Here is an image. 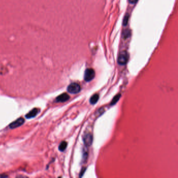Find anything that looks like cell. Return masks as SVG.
<instances>
[{
  "label": "cell",
  "instance_id": "cell-5",
  "mask_svg": "<svg viewBox=\"0 0 178 178\" xmlns=\"http://www.w3.org/2000/svg\"><path fill=\"white\" fill-rule=\"evenodd\" d=\"M24 122H25L24 119L23 118H20L19 119H17L15 121L11 123L9 125V128L11 129L18 128L21 125L23 124Z\"/></svg>",
  "mask_w": 178,
  "mask_h": 178
},
{
  "label": "cell",
  "instance_id": "cell-6",
  "mask_svg": "<svg viewBox=\"0 0 178 178\" xmlns=\"http://www.w3.org/2000/svg\"><path fill=\"white\" fill-rule=\"evenodd\" d=\"M69 99H70L69 95H68L66 93H64L59 96L56 98V101L57 102H64L68 101Z\"/></svg>",
  "mask_w": 178,
  "mask_h": 178
},
{
  "label": "cell",
  "instance_id": "cell-7",
  "mask_svg": "<svg viewBox=\"0 0 178 178\" xmlns=\"http://www.w3.org/2000/svg\"><path fill=\"white\" fill-rule=\"evenodd\" d=\"M39 113V109L38 108H34L33 110H31L25 116L27 119H31L35 117Z\"/></svg>",
  "mask_w": 178,
  "mask_h": 178
},
{
  "label": "cell",
  "instance_id": "cell-11",
  "mask_svg": "<svg viewBox=\"0 0 178 178\" xmlns=\"http://www.w3.org/2000/svg\"><path fill=\"white\" fill-rule=\"evenodd\" d=\"M128 15H125L123 19V25L124 26H126L128 24Z\"/></svg>",
  "mask_w": 178,
  "mask_h": 178
},
{
  "label": "cell",
  "instance_id": "cell-9",
  "mask_svg": "<svg viewBox=\"0 0 178 178\" xmlns=\"http://www.w3.org/2000/svg\"><path fill=\"white\" fill-rule=\"evenodd\" d=\"M67 145H68V144L66 141H63L61 143V144H60L59 147V151H64L67 147Z\"/></svg>",
  "mask_w": 178,
  "mask_h": 178
},
{
  "label": "cell",
  "instance_id": "cell-10",
  "mask_svg": "<svg viewBox=\"0 0 178 178\" xmlns=\"http://www.w3.org/2000/svg\"><path fill=\"white\" fill-rule=\"evenodd\" d=\"M120 97H121V94H118V95H116V96L113 99L112 101H111V105L113 106V105L115 104L118 101H119Z\"/></svg>",
  "mask_w": 178,
  "mask_h": 178
},
{
  "label": "cell",
  "instance_id": "cell-2",
  "mask_svg": "<svg viewBox=\"0 0 178 178\" xmlns=\"http://www.w3.org/2000/svg\"><path fill=\"white\" fill-rule=\"evenodd\" d=\"M95 76V72L92 68H88L85 72L84 80L86 82L92 80Z\"/></svg>",
  "mask_w": 178,
  "mask_h": 178
},
{
  "label": "cell",
  "instance_id": "cell-3",
  "mask_svg": "<svg viewBox=\"0 0 178 178\" xmlns=\"http://www.w3.org/2000/svg\"><path fill=\"white\" fill-rule=\"evenodd\" d=\"M81 89L80 85L78 84L72 83L68 86V92L73 94H77L80 92Z\"/></svg>",
  "mask_w": 178,
  "mask_h": 178
},
{
  "label": "cell",
  "instance_id": "cell-4",
  "mask_svg": "<svg viewBox=\"0 0 178 178\" xmlns=\"http://www.w3.org/2000/svg\"><path fill=\"white\" fill-rule=\"evenodd\" d=\"M93 137L91 134L87 133L84 135L83 137V141L84 144L87 147L91 146L92 144Z\"/></svg>",
  "mask_w": 178,
  "mask_h": 178
},
{
  "label": "cell",
  "instance_id": "cell-1",
  "mask_svg": "<svg viewBox=\"0 0 178 178\" xmlns=\"http://www.w3.org/2000/svg\"><path fill=\"white\" fill-rule=\"evenodd\" d=\"M128 54L126 51H123L119 54L118 63L121 66H124L128 62Z\"/></svg>",
  "mask_w": 178,
  "mask_h": 178
},
{
  "label": "cell",
  "instance_id": "cell-8",
  "mask_svg": "<svg viewBox=\"0 0 178 178\" xmlns=\"http://www.w3.org/2000/svg\"><path fill=\"white\" fill-rule=\"evenodd\" d=\"M99 98V96L98 94H95L92 96V97L90 98V103L92 104H95L98 101V99Z\"/></svg>",
  "mask_w": 178,
  "mask_h": 178
},
{
  "label": "cell",
  "instance_id": "cell-13",
  "mask_svg": "<svg viewBox=\"0 0 178 178\" xmlns=\"http://www.w3.org/2000/svg\"><path fill=\"white\" fill-rule=\"evenodd\" d=\"M138 0H128L129 2L131 3V4H135V3H137Z\"/></svg>",
  "mask_w": 178,
  "mask_h": 178
},
{
  "label": "cell",
  "instance_id": "cell-12",
  "mask_svg": "<svg viewBox=\"0 0 178 178\" xmlns=\"http://www.w3.org/2000/svg\"><path fill=\"white\" fill-rule=\"evenodd\" d=\"M130 35V31L129 30H125L123 33V36L125 38H128Z\"/></svg>",
  "mask_w": 178,
  "mask_h": 178
}]
</instances>
